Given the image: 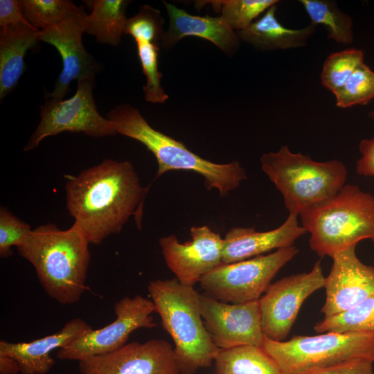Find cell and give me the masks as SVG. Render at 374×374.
<instances>
[{
  "label": "cell",
  "instance_id": "obj_36",
  "mask_svg": "<svg viewBox=\"0 0 374 374\" xmlns=\"http://www.w3.org/2000/svg\"><path fill=\"white\" fill-rule=\"evenodd\" d=\"M20 368L11 357L0 353V374H18Z\"/></svg>",
  "mask_w": 374,
  "mask_h": 374
},
{
  "label": "cell",
  "instance_id": "obj_29",
  "mask_svg": "<svg viewBox=\"0 0 374 374\" xmlns=\"http://www.w3.org/2000/svg\"><path fill=\"white\" fill-rule=\"evenodd\" d=\"M220 6L222 17L238 31L248 28L268 8L277 5L278 0H225L212 1Z\"/></svg>",
  "mask_w": 374,
  "mask_h": 374
},
{
  "label": "cell",
  "instance_id": "obj_15",
  "mask_svg": "<svg viewBox=\"0 0 374 374\" xmlns=\"http://www.w3.org/2000/svg\"><path fill=\"white\" fill-rule=\"evenodd\" d=\"M87 12L37 34L39 42L53 46L62 60V70L54 89L47 97L62 100L69 90L73 80L94 79L99 65L83 46L82 35L84 33Z\"/></svg>",
  "mask_w": 374,
  "mask_h": 374
},
{
  "label": "cell",
  "instance_id": "obj_2",
  "mask_svg": "<svg viewBox=\"0 0 374 374\" xmlns=\"http://www.w3.org/2000/svg\"><path fill=\"white\" fill-rule=\"evenodd\" d=\"M89 244L74 224L66 230L47 224L33 229L17 249L34 267L46 293L62 305H71L87 290Z\"/></svg>",
  "mask_w": 374,
  "mask_h": 374
},
{
  "label": "cell",
  "instance_id": "obj_13",
  "mask_svg": "<svg viewBox=\"0 0 374 374\" xmlns=\"http://www.w3.org/2000/svg\"><path fill=\"white\" fill-rule=\"evenodd\" d=\"M79 370L81 374H180L174 348L162 339L126 344L80 361Z\"/></svg>",
  "mask_w": 374,
  "mask_h": 374
},
{
  "label": "cell",
  "instance_id": "obj_28",
  "mask_svg": "<svg viewBox=\"0 0 374 374\" xmlns=\"http://www.w3.org/2000/svg\"><path fill=\"white\" fill-rule=\"evenodd\" d=\"M335 96V105L339 108L368 104L374 99V71L363 63Z\"/></svg>",
  "mask_w": 374,
  "mask_h": 374
},
{
  "label": "cell",
  "instance_id": "obj_12",
  "mask_svg": "<svg viewBox=\"0 0 374 374\" xmlns=\"http://www.w3.org/2000/svg\"><path fill=\"white\" fill-rule=\"evenodd\" d=\"M199 306L204 326L220 349L245 345L262 346L265 335L259 300L229 304L199 294Z\"/></svg>",
  "mask_w": 374,
  "mask_h": 374
},
{
  "label": "cell",
  "instance_id": "obj_37",
  "mask_svg": "<svg viewBox=\"0 0 374 374\" xmlns=\"http://www.w3.org/2000/svg\"><path fill=\"white\" fill-rule=\"evenodd\" d=\"M370 116L371 118L374 121V109L373 111H371V112L370 113Z\"/></svg>",
  "mask_w": 374,
  "mask_h": 374
},
{
  "label": "cell",
  "instance_id": "obj_18",
  "mask_svg": "<svg viewBox=\"0 0 374 374\" xmlns=\"http://www.w3.org/2000/svg\"><path fill=\"white\" fill-rule=\"evenodd\" d=\"M92 329L83 319H73L56 332L29 342L1 340L0 353L13 358L21 374H46L55 364L53 350L70 345Z\"/></svg>",
  "mask_w": 374,
  "mask_h": 374
},
{
  "label": "cell",
  "instance_id": "obj_24",
  "mask_svg": "<svg viewBox=\"0 0 374 374\" xmlns=\"http://www.w3.org/2000/svg\"><path fill=\"white\" fill-rule=\"evenodd\" d=\"M310 19V23L322 26L329 39L344 45L353 44L354 39L353 20L342 12L335 1L300 0Z\"/></svg>",
  "mask_w": 374,
  "mask_h": 374
},
{
  "label": "cell",
  "instance_id": "obj_8",
  "mask_svg": "<svg viewBox=\"0 0 374 374\" xmlns=\"http://www.w3.org/2000/svg\"><path fill=\"white\" fill-rule=\"evenodd\" d=\"M299 250L295 246L230 264H221L200 280L205 295L220 301L242 303L259 300L277 272Z\"/></svg>",
  "mask_w": 374,
  "mask_h": 374
},
{
  "label": "cell",
  "instance_id": "obj_23",
  "mask_svg": "<svg viewBox=\"0 0 374 374\" xmlns=\"http://www.w3.org/2000/svg\"><path fill=\"white\" fill-rule=\"evenodd\" d=\"M214 361L217 374H283L272 358L256 346L220 349Z\"/></svg>",
  "mask_w": 374,
  "mask_h": 374
},
{
  "label": "cell",
  "instance_id": "obj_3",
  "mask_svg": "<svg viewBox=\"0 0 374 374\" xmlns=\"http://www.w3.org/2000/svg\"><path fill=\"white\" fill-rule=\"evenodd\" d=\"M148 291L163 328L175 344L180 374L210 366L220 348L213 342L201 314L199 294L176 278L150 281Z\"/></svg>",
  "mask_w": 374,
  "mask_h": 374
},
{
  "label": "cell",
  "instance_id": "obj_34",
  "mask_svg": "<svg viewBox=\"0 0 374 374\" xmlns=\"http://www.w3.org/2000/svg\"><path fill=\"white\" fill-rule=\"evenodd\" d=\"M361 157L356 163V172L362 176H374V137L359 142Z\"/></svg>",
  "mask_w": 374,
  "mask_h": 374
},
{
  "label": "cell",
  "instance_id": "obj_16",
  "mask_svg": "<svg viewBox=\"0 0 374 374\" xmlns=\"http://www.w3.org/2000/svg\"><path fill=\"white\" fill-rule=\"evenodd\" d=\"M355 247L353 245L331 257L332 265L323 287L326 298L321 312L325 317L349 310L374 294V266L362 262Z\"/></svg>",
  "mask_w": 374,
  "mask_h": 374
},
{
  "label": "cell",
  "instance_id": "obj_5",
  "mask_svg": "<svg viewBox=\"0 0 374 374\" xmlns=\"http://www.w3.org/2000/svg\"><path fill=\"white\" fill-rule=\"evenodd\" d=\"M299 215L310 249L320 256L332 257L364 239L374 242V195L357 185L345 184Z\"/></svg>",
  "mask_w": 374,
  "mask_h": 374
},
{
  "label": "cell",
  "instance_id": "obj_17",
  "mask_svg": "<svg viewBox=\"0 0 374 374\" xmlns=\"http://www.w3.org/2000/svg\"><path fill=\"white\" fill-rule=\"evenodd\" d=\"M297 217L296 214L289 213L280 226L268 231H257L254 228H231L224 238L222 263L242 261L274 249L293 246L298 238L307 233L299 224Z\"/></svg>",
  "mask_w": 374,
  "mask_h": 374
},
{
  "label": "cell",
  "instance_id": "obj_27",
  "mask_svg": "<svg viewBox=\"0 0 374 374\" xmlns=\"http://www.w3.org/2000/svg\"><path fill=\"white\" fill-rule=\"evenodd\" d=\"M363 63L364 53L361 49L350 48L331 53L323 64L320 75L322 86L335 95Z\"/></svg>",
  "mask_w": 374,
  "mask_h": 374
},
{
  "label": "cell",
  "instance_id": "obj_4",
  "mask_svg": "<svg viewBox=\"0 0 374 374\" xmlns=\"http://www.w3.org/2000/svg\"><path fill=\"white\" fill-rule=\"evenodd\" d=\"M117 134L134 139L155 157L158 169L156 177L170 170H189L204 178L208 189H217L226 195L247 179L244 168L236 161L218 164L206 160L189 150L186 146L152 127L139 112L129 104L118 105L107 114Z\"/></svg>",
  "mask_w": 374,
  "mask_h": 374
},
{
  "label": "cell",
  "instance_id": "obj_21",
  "mask_svg": "<svg viewBox=\"0 0 374 374\" xmlns=\"http://www.w3.org/2000/svg\"><path fill=\"white\" fill-rule=\"evenodd\" d=\"M39 30L28 22L1 28L0 98L3 99L16 87L24 72L26 51L39 41Z\"/></svg>",
  "mask_w": 374,
  "mask_h": 374
},
{
  "label": "cell",
  "instance_id": "obj_31",
  "mask_svg": "<svg viewBox=\"0 0 374 374\" xmlns=\"http://www.w3.org/2000/svg\"><path fill=\"white\" fill-rule=\"evenodd\" d=\"M163 20L159 10L149 5L142 6L139 11L127 19L125 33L132 36L135 42L159 44L164 33Z\"/></svg>",
  "mask_w": 374,
  "mask_h": 374
},
{
  "label": "cell",
  "instance_id": "obj_32",
  "mask_svg": "<svg viewBox=\"0 0 374 374\" xmlns=\"http://www.w3.org/2000/svg\"><path fill=\"white\" fill-rule=\"evenodd\" d=\"M32 231L30 226L19 219L7 208H0V256L12 255V247H16Z\"/></svg>",
  "mask_w": 374,
  "mask_h": 374
},
{
  "label": "cell",
  "instance_id": "obj_1",
  "mask_svg": "<svg viewBox=\"0 0 374 374\" xmlns=\"http://www.w3.org/2000/svg\"><path fill=\"white\" fill-rule=\"evenodd\" d=\"M66 179L67 210L90 244L119 233L132 215L140 225L148 188L131 162L105 159Z\"/></svg>",
  "mask_w": 374,
  "mask_h": 374
},
{
  "label": "cell",
  "instance_id": "obj_22",
  "mask_svg": "<svg viewBox=\"0 0 374 374\" xmlns=\"http://www.w3.org/2000/svg\"><path fill=\"white\" fill-rule=\"evenodd\" d=\"M129 3L125 0L92 1V10L86 18L84 33L94 36L98 42L118 45L125 31V10Z\"/></svg>",
  "mask_w": 374,
  "mask_h": 374
},
{
  "label": "cell",
  "instance_id": "obj_33",
  "mask_svg": "<svg viewBox=\"0 0 374 374\" xmlns=\"http://www.w3.org/2000/svg\"><path fill=\"white\" fill-rule=\"evenodd\" d=\"M373 362L357 359L306 374H373Z\"/></svg>",
  "mask_w": 374,
  "mask_h": 374
},
{
  "label": "cell",
  "instance_id": "obj_19",
  "mask_svg": "<svg viewBox=\"0 0 374 374\" xmlns=\"http://www.w3.org/2000/svg\"><path fill=\"white\" fill-rule=\"evenodd\" d=\"M169 17V26L162 37L164 48H170L181 39L195 36L208 40L223 51L231 53L240 45L237 33L222 17H200L189 14L175 6L163 2Z\"/></svg>",
  "mask_w": 374,
  "mask_h": 374
},
{
  "label": "cell",
  "instance_id": "obj_10",
  "mask_svg": "<svg viewBox=\"0 0 374 374\" xmlns=\"http://www.w3.org/2000/svg\"><path fill=\"white\" fill-rule=\"evenodd\" d=\"M154 311L151 299L140 295L123 297L114 305L116 319L113 322L102 328L92 329L70 345L60 348L57 357L80 362L116 351L126 344L135 330L157 326L151 316Z\"/></svg>",
  "mask_w": 374,
  "mask_h": 374
},
{
  "label": "cell",
  "instance_id": "obj_6",
  "mask_svg": "<svg viewBox=\"0 0 374 374\" xmlns=\"http://www.w3.org/2000/svg\"><path fill=\"white\" fill-rule=\"evenodd\" d=\"M261 168L281 193L289 213L300 215L336 195L345 185L347 168L339 160L320 162L287 145L260 157Z\"/></svg>",
  "mask_w": 374,
  "mask_h": 374
},
{
  "label": "cell",
  "instance_id": "obj_14",
  "mask_svg": "<svg viewBox=\"0 0 374 374\" xmlns=\"http://www.w3.org/2000/svg\"><path fill=\"white\" fill-rule=\"evenodd\" d=\"M191 240L180 243L175 235L159 239L168 268L184 285L193 286L208 272L222 264L224 240L207 226H193Z\"/></svg>",
  "mask_w": 374,
  "mask_h": 374
},
{
  "label": "cell",
  "instance_id": "obj_9",
  "mask_svg": "<svg viewBox=\"0 0 374 374\" xmlns=\"http://www.w3.org/2000/svg\"><path fill=\"white\" fill-rule=\"evenodd\" d=\"M94 79L78 81L75 93L66 100L46 97L40 121L24 151L37 148L45 138L64 132L100 138L117 134L113 123L98 112L93 96Z\"/></svg>",
  "mask_w": 374,
  "mask_h": 374
},
{
  "label": "cell",
  "instance_id": "obj_11",
  "mask_svg": "<svg viewBox=\"0 0 374 374\" xmlns=\"http://www.w3.org/2000/svg\"><path fill=\"white\" fill-rule=\"evenodd\" d=\"M320 261L308 273L285 277L270 284L259 299L261 328L265 337L282 341L289 335L305 300L323 287Z\"/></svg>",
  "mask_w": 374,
  "mask_h": 374
},
{
  "label": "cell",
  "instance_id": "obj_35",
  "mask_svg": "<svg viewBox=\"0 0 374 374\" xmlns=\"http://www.w3.org/2000/svg\"><path fill=\"white\" fill-rule=\"evenodd\" d=\"M27 22L18 0L0 1V28Z\"/></svg>",
  "mask_w": 374,
  "mask_h": 374
},
{
  "label": "cell",
  "instance_id": "obj_26",
  "mask_svg": "<svg viewBox=\"0 0 374 374\" xmlns=\"http://www.w3.org/2000/svg\"><path fill=\"white\" fill-rule=\"evenodd\" d=\"M317 332H374V294L355 306L325 317L314 326Z\"/></svg>",
  "mask_w": 374,
  "mask_h": 374
},
{
  "label": "cell",
  "instance_id": "obj_20",
  "mask_svg": "<svg viewBox=\"0 0 374 374\" xmlns=\"http://www.w3.org/2000/svg\"><path fill=\"white\" fill-rule=\"evenodd\" d=\"M276 10V5L270 7L248 28L238 31L240 40L262 51L305 46L317 26L310 23L301 28H287L278 20Z\"/></svg>",
  "mask_w": 374,
  "mask_h": 374
},
{
  "label": "cell",
  "instance_id": "obj_7",
  "mask_svg": "<svg viewBox=\"0 0 374 374\" xmlns=\"http://www.w3.org/2000/svg\"><path fill=\"white\" fill-rule=\"evenodd\" d=\"M261 348L283 374H306L353 359L374 362V332H326L286 341L264 337Z\"/></svg>",
  "mask_w": 374,
  "mask_h": 374
},
{
  "label": "cell",
  "instance_id": "obj_25",
  "mask_svg": "<svg viewBox=\"0 0 374 374\" xmlns=\"http://www.w3.org/2000/svg\"><path fill=\"white\" fill-rule=\"evenodd\" d=\"M19 4L26 20L40 31L86 13L82 6L69 0H19Z\"/></svg>",
  "mask_w": 374,
  "mask_h": 374
},
{
  "label": "cell",
  "instance_id": "obj_30",
  "mask_svg": "<svg viewBox=\"0 0 374 374\" xmlns=\"http://www.w3.org/2000/svg\"><path fill=\"white\" fill-rule=\"evenodd\" d=\"M135 42L143 72L146 77V84L143 87L145 100L152 103H163L168 96L161 84L162 73L159 72L158 66L159 44Z\"/></svg>",
  "mask_w": 374,
  "mask_h": 374
}]
</instances>
